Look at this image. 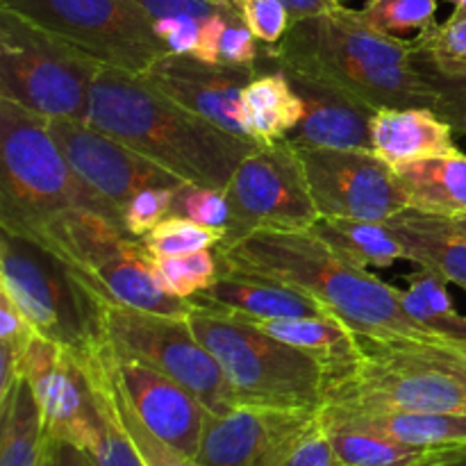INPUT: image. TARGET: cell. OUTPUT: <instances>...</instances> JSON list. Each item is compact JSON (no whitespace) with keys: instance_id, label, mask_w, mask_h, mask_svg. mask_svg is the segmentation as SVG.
<instances>
[{"instance_id":"cell-17","label":"cell","mask_w":466,"mask_h":466,"mask_svg":"<svg viewBox=\"0 0 466 466\" xmlns=\"http://www.w3.org/2000/svg\"><path fill=\"white\" fill-rule=\"evenodd\" d=\"M109 367L137 417L157 437L196 460L209 410L189 390L139 360L116 355L105 341Z\"/></svg>"},{"instance_id":"cell-32","label":"cell","mask_w":466,"mask_h":466,"mask_svg":"<svg viewBox=\"0 0 466 466\" xmlns=\"http://www.w3.org/2000/svg\"><path fill=\"white\" fill-rule=\"evenodd\" d=\"M105 360H107L109 385H112V399H114V408H116V417L118 421H121L126 435L130 437V441L135 444L139 458L144 460V464L146 466H198L196 460L187 458L182 451H177L176 446H171L168 441H164L162 437L155 435V432L150 431L139 417H137L130 400H127V396L123 394L121 385H118L116 376H114L112 367H109L107 349H105Z\"/></svg>"},{"instance_id":"cell-26","label":"cell","mask_w":466,"mask_h":466,"mask_svg":"<svg viewBox=\"0 0 466 466\" xmlns=\"http://www.w3.org/2000/svg\"><path fill=\"white\" fill-rule=\"evenodd\" d=\"M305 116V103L289 77L273 68L258 73L241 94V126L258 144L287 139Z\"/></svg>"},{"instance_id":"cell-16","label":"cell","mask_w":466,"mask_h":466,"mask_svg":"<svg viewBox=\"0 0 466 466\" xmlns=\"http://www.w3.org/2000/svg\"><path fill=\"white\" fill-rule=\"evenodd\" d=\"M50 132L73 171L91 191L112 205L123 218V208L146 187L182 185L173 173L135 153L98 127L76 118H48Z\"/></svg>"},{"instance_id":"cell-14","label":"cell","mask_w":466,"mask_h":466,"mask_svg":"<svg viewBox=\"0 0 466 466\" xmlns=\"http://www.w3.org/2000/svg\"><path fill=\"white\" fill-rule=\"evenodd\" d=\"M21 373L39 405L48 440L91 453L98 441V410L76 355L39 335L21 355Z\"/></svg>"},{"instance_id":"cell-18","label":"cell","mask_w":466,"mask_h":466,"mask_svg":"<svg viewBox=\"0 0 466 466\" xmlns=\"http://www.w3.org/2000/svg\"><path fill=\"white\" fill-rule=\"evenodd\" d=\"M255 76L258 66L208 64L191 55H164L141 77L196 116L230 135L246 137L241 94Z\"/></svg>"},{"instance_id":"cell-12","label":"cell","mask_w":466,"mask_h":466,"mask_svg":"<svg viewBox=\"0 0 466 466\" xmlns=\"http://www.w3.org/2000/svg\"><path fill=\"white\" fill-rule=\"evenodd\" d=\"M230 221L218 248L267 230H312L321 218L299 148L289 139L258 144L226 187Z\"/></svg>"},{"instance_id":"cell-45","label":"cell","mask_w":466,"mask_h":466,"mask_svg":"<svg viewBox=\"0 0 466 466\" xmlns=\"http://www.w3.org/2000/svg\"><path fill=\"white\" fill-rule=\"evenodd\" d=\"M282 466H344L341 460L337 458L326 431H323L321 417H319L317 426H314L312 431H309V435L296 446L294 453L287 458V462Z\"/></svg>"},{"instance_id":"cell-19","label":"cell","mask_w":466,"mask_h":466,"mask_svg":"<svg viewBox=\"0 0 466 466\" xmlns=\"http://www.w3.org/2000/svg\"><path fill=\"white\" fill-rule=\"evenodd\" d=\"M305 103V116L287 139L296 148H367L373 150L371 123L376 112L346 91L303 76L282 71Z\"/></svg>"},{"instance_id":"cell-5","label":"cell","mask_w":466,"mask_h":466,"mask_svg":"<svg viewBox=\"0 0 466 466\" xmlns=\"http://www.w3.org/2000/svg\"><path fill=\"white\" fill-rule=\"evenodd\" d=\"M187 319L226 371L237 405L273 410L326 405L328 378L312 355L226 309L194 303Z\"/></svg>"},{"instance_id":"cell-15","label":"cell","mask_w":466,"mask_h":466,"mask_svg":"<svg viewBox=\"0 0 466 466\" xmlns=\"http://www.w3.org/2000/svg\"><path fill=\"white\" fill-rule=\"evenodd\" d=\"M321 410H273L239 405L209 414L198 466H282L319 423Z\"/></svg>"},{"instance_id":"cell-7","label":"cell","mask_w":466,"mask_h":466,"mask_svg":"<svg viewBox=\"0 0 466 466\" xmlns=\"http://www.w3.org/2000/svg\"><path fill=\"white\" fill-rule=\"evenodd\" d=\"M360 367L326 391V405L360 412L466 414V380L432 341L360 337Z\"/></svg>"},{"instance_id":"cell-31","label":"cell","mask_w":466,"mask_h":466,"mask_svg":"<svg viewBox=\"0 0 466 466\" xmlns=\"http://www.w3.org/2000/svg\"><path fill=\"white\" fill-rule=\"evenodd\" d=\"M403 280L408 282V289L400 291L405 312L441 339L466 344V317L455 309L449 287H446L449 282L423 267L408 273Z\"/></svg>"},{"instance_id":"cell-11","label":"cell","mask_w":466,"mask_h":466,"mask_svg":"<svg viewBox=\"0 0 466 466\" xmlns=\"http://www.w3.org/2000/svg\"><path fill=\"white\" fill-rule=\"evenodd\" d=\"M103 332L114 353L139 360L173 378L212 414L239 408L226 371L187 317L103 303Z\"/></svg>"},{"instance_id":"cell-20","label":"cell","mask_w":466,"mask_h":466,"mask_svg":"<svg viewBox=\"0 0 466 466\" xmlns=\"http://www.w3.org/2000/svg\"><path fill=\"white\" fill-rule=\"evenodd\" d=\"M189 300L196 305L239 314L250 321H278V319L328 314L312 296L296 289L294 285H287L264 273L232 267L223 259L217 280Z\"/></svg>"},{"instance_id":"cell-42","label":"cell","mask_w":466,"mask_h":466,"mask_svg":"<svg viewBox=\"0 0 466 466\" xmlns=\"http://www.w3.org/2000/svg\"><path fill=\"white\" fill-rule=\"evenodd\" d=\"M259 57L262 46L258 44V36L248 30L244 18L228 23L221 41V62L232 66H258Z\"/></svg>"},{"instance_id":"cell-21","label":"cell","mask_w":466,"mask_h":466,"mask_svg":"<svg viewBox=\"0 0 466 466\" xmlns=\"http://www.w3.org/2000/svg\"><path fill=\"white\" fill-rule=\"evenodd\" d=\"M385 223L403 244L410 262L466 291V230L453 218L405 208Z\"/></svg>"},{"instance_id":"cell-13","label":"cell","mask_w":466,"mask_h":466,"mask_svg":"<svg viewBox=\"0 0 466 466\" xmlns=\"http://www.w3.org/2000/svg\"><path fill=\"white\" fill-rule=\"evenodd\" d=\"M321 217L382 221L408 208L394 168L367 148H299Z\"/></svg>"},{"instance_id":"cell-2","label":"cell","mask_w":466,"mask_h":466,"mask_svg":"<svg viewBox=\"0 0 466 466\" xmlns=\"http://www.w3.org/2000/svg\"><path fill=\"white\" fill-rule=\"evenodd\" d=\"M180 182L226 189L258 146L196 116L141 76L103 66L91 86L86 121Z\"/></svg>"},{"instance_id":"cell-44","label":"cell","mask_w":466,"mask_h":466,"mask_svg":"<svg viewBox=\"0 0 466 466\" xmlns=\"http://www.w3.org/2000/svg\"><path fill=\"white\" fill-rule=\"evenodd\" d=\"M132 3H135L153 23L167 16L209 18L217 16V14H235L218 7L212 0H132Z\"/></svg>"},{"instance_id":"cell-50","label":"cell","mask_w":466,"mask_h":466,"mask_svg":"<svg viewBox=\"0 0 466 466\" xmlns=\"http://www.w3.org/2000/svg\"><path fill=\"white\" fill-rule=\"evenodd\" d=\"M428 466H466V451L453 455V458H446V460H441V462L428 464Z\"/></svg>"},{"instance_id":"cell-22","label":"cell","mask_w":466,"mask_h":466,"mask_svg":"<svg viewBox=\"0 0 466 466\" xmlns=\"http://www.w3.org/2000/svg\"><path fill=\"white\" fill-rule=\"evenodd\" d=\"M453 127L432 107L380 109L371 123L373 153L391 168L455 150Z\"/></svg>"},{"instance_id":"cell-35","label":"cell","mask_w":466,"mask_h":466,"mask_svg":"<svg viewBox=\"0 0 466 466\" xmlns=\"http://www.w3.org/2000/svg\"><path fill=\"white\" fill-rule=\"evenodd\" d=\"M440 0H369L360 16L373 27L390 36H400L403 32L426 30L435 23Z\"/></svg>"},{"instance_id":"cell-52","label":"cell","mask_w":466,"mask_h":466,"mask_svg":"<svg viewBox=\"0 0 466 466\" xmlns=\"http://www.w3.org/2000/svg\"><path fill=\"white\" fill-rule=\"evenodd\" d=\"M453 221H455V223H458V226H460V228H462V230H466V214H460V217H455V218H453Z\"/></svg>"},{"instance_id":"cell-40","label":"cell","mask_w":466,"mask_h":466,"mask_svg":"<svg viewBox=\"0 0 466 466\" xmlns=\"http://www.w3.org/2000/svg\"><path fill=\"white\" fill-rule=\"evenodd\" d=\"M239 12L259 44L276 46L291 27V16L280 0H241Z\"/></svg>"},{"instance_id":"cell-8","label":"cell","mask_w":466,"mask_h":466,"mask_svg":"<svg viewBox=\"0 0 466 466\" xmlns=\"http://www.w3.org/2000/svg\"><path fill=\"white\" fill-rule=\"evenodd\" d=\"M0 291L41 337L71 353L103 344V300L39 241L0 228Z\"/></svg>"},{"instance_id":"cell-10","label":"cell","mask_w":466,"mask_h":466,"mask_svg":"<svg viewBox=\"0 0 466 466\" xmlns=\"http://www.w3.org/2000/svg\"><path fill=\"white\" fill-rule=\"evenodd\" d=\"M0 9L44 27L100 66L144 76L167 48L132 0H0Z\"/></svg>"},{"instance_id":"cell-28","label":"cell","mask_w":466,"mask_h":466,"mask_svg":"<svg viewBox=\"0 0 466 466\" xmlns=\"http://www.w3.org/2000/svg\"><path fill=\"white\" fill-rule=\"evenodd\" d=\"M103 346L105 341L85 350V353H73L80 362L82 371H85L91 399H94L96 410H98V441L91 451V458L98 466H146L116 417Z\"/></svg>"},{"instance_id":"cell-53","label":"cell","mask_w":466,"mask_h":466,"mask_svg":"<svg viewBox=\"0 0 466 466\" xmlns=\"http://www.w3.org/2000/svg\"><path fill=\"white\" fill-rule=\"evenodd\" d=\"M50 441H53V440H50ZM46 466H55V458H53V451H50V460H48V464H46Z\"/></svg>"},{"instance_id":"cell-41","label":"cell","mask_w":466,"mask_h":466,"mask_svg":"<svg viewBox=\"0 0 466 466\" xmlns=\"http://www.w3.org/2000/svg\"><path fill=\"white\" fill-rule=\"evenodd\" d=\"M203 21L196 16H167L155 21L153 27L168 55H194Z\"/></svg>"},{"instance_id":"cell-49","label":"cell","mask_w":466,"mask_h":466,"mask_svg":"<svg viewBox=\"0 0 466 466\" xmlns=\"http://www.w3.org/2000/svg\"><path fill=\"white\" fill-rule=\"evenodd\" d=\"M53 458L55 466H98L91 458V453L73 444H57V441H53Z\"/></svg>"},{"instance_id":"cell-6","label":"cell","mask_w":466,"mask_h":466,"mask_svg":"<svg viewBox=\"0 0 466 466\" xmlns=\"http://www.w3.org/2000/svg\"><path fill=\"white\" fill-rule=\"evenodd\" d=\"M25 237L53 250L103 303L168 317H189L194 308L189 299L164 291L144 244L100 214L86 209L55 214Z\"/></svg>"},{"instance_id":"cell-51","label":"cell","mask_w":466,"mask_h":466,"mask_svg":"<svg viewBox=\"0 0 466 466\" xmlns=\"http://www.w3.org/2000/svg\"><path fill=\"white\" fill-rule=\"evenodd\" d=\"M453 5L455 14H466V0H449Z\"/></svg>"},{"instance_id":"cell-27","label":"cell","mask_w":466,"mask_h":466,"mask_svg":"<svg viewBox=\"0 0 466 466\" xmlns=\"http://www.w3.org/2000/svg\"><path fill=\"white\" fill-rule=\"evenodd\" d=\"M358 426L371 428L396 441L428 449H466V414L444 412H360L323 405Z\"/></svg>"},{"instance_id":"cell-38","label":"cell","mask_w":466,"mask_h":466,"mask_svg":"<svg viewBox=\"0 0 466 466\" xmlns=\"http://www.w3.org/2000/svg\"><path fill=\"white\" fill-rule=\"evenodd\" d=\"M171 214L226 232L228 221H230L226 189L182 182V185H177L176 196H173Z\"/></svg>"},{"instance_id":"cell-37","label":"cell","mask_w":466,"mask_h":466,"mask_svg":"<svg viewBox=\"0 0 466 466\" xmlns=\"http://www.w3.org/2000/svg\"><path fill=\"white\" fill-rule=\"evenodd\" d=\"M419 55L441 68H466V14H451L444 23H432L414 36Z\"/></svg>"},{"instance_id":"cell-25","label":"cell","mask_w":466,"mask_h":466,"mask_svg":"<svg viewBox=\"0 0 466 466\" xmlns=\"http://www.w3.org/2000/svg\"><path fill=\"white\" fill-rule=\"evenodd\" d=\"M394 171L408 196V208L449 218L466 214V153L462 150L403 164Z\"/></svg>"},{"instance_id":"cell-47","label":"cell","mask_w":466,"mask_h":466,"mask_svg":"<svg viewBox=\"0 0 466 466\" xmlns=\"http://www.w3.org/2000/svg\"><path fill=\"white\" fill-rule=\"evenodd\" d=\"M280 3L285 5L287 12H289L291 23L319 16V14H326L341 7V0H280Z\"/></svg>"},{"instance_id":"cell-9","label":"cell","mask_w":466,"mask_h":466,"mask_svg":"<svg viewBox=\"0 0 466 466\" xmlns=\"http://www.w3.org/2000/svg\"><path fill=\"white\" fill-rule=\"evenodd\" d=\"M100 68L59 36L0 9V98L46 118L86 121Z\"/></svg>"},{"instance_id":"cell-34","label":"cell","mask_w":466,"mask_h":466,"mask_svg":"<svg viewBox=\"0 0 466 466\" xmlns=\"http://www.w3.org/2000/svg\"><path fill=\"white\" fill-rule=\"evenodd\" d=\"M223 235L226 232L217 230V228L200 226V223L191 221V218L171 214L157 228H153L148 235L141 237L139 241L148 250L150 258H176V255L218 248Z\"/></svg>"},{"instance_id":"cell-1","label":"cell","mask_w":466,"mask_h":466,"mask_svg":"<svg viewBox=\"0 0 466 466\" xmlns=\"http://www.w3.org/2000/svg\"><path fill=\"white\" fill-rule=\"evenodd\" d=\"M262 57L278 71L328 82L373 112L435 105V91L417 64L414 41L373 30L360 9L346 5L291 23L282 41L262 44Z\"/></svg>"},{"instance_id":"cell-46","label":"cell","mask_w":466,"mask_h":466,"mask_svg":"<svg viewBox=\"0 0 466 466\" xmlns=\"http://www.w3.org/2000/svg\"><path fill=\"white\" fill-rule=\"evenodd\" d=\"M241 18L239 14H217V16H209L203 21L200 27V39L196 46V53L191 57L200 59V62L208 64H221V41L223 32H226L228 23Z\"/></svg>"},{"instance_id":"cell-48","label":"cell","mask_w":466,"mask_h":466,"mask_svg":"<svg viewBox=\"0 0 466 466\" xmlns=\"http://www.w3.org/2000/svg\"><path fill=\"white\" fill-rule=\"evenodd\" d=\"M432 350L437 353V358L444 360L449 367H453L455 371L466 380V344L464 341H432Z\"/></svg>"},{"instance_id":"cell-30","label":"cell","mask_w":466,"mask_h":466,"mask_svg":"<svg viewBox=\"0 0 466 466\" xmlns=\"http://www.w3.org/2000/svg\"><path fill=\"white\" fill-rule=\"evenodd\" d=\"M312 230L335 253L360 268H390L399 259H408L403 244L382 221L321 217Z\"/></svg>"},{"instance_id":"cell-3","label":"cell","mask_w":466,"mask_h":466,"mask_svg":"<svg viewBox=\"0 0 466 466\" xmlns=\"http://www.w3.org/2000/svg\"><path fill=\"white\" fill-rule=\"evenodd\" d=\"M217 253L226 264L305 291L360 337L441 341L405 312L400 289L350 264L314 230L255 232Z\"/></svg>"},{"instance_id":"cell-36","label":"cell","mask_w":466,"mask_h":466,"mask_svg":"<svg viewBox=\"0 0 466 466\" xmlns=\"http://www.w3.org/2000/svg\"><path fill=\"white\" fill-rule=\"evenodd\" d=\"M417 64L435 91L432 109L455 135H466V68H441L417 53Z\"/></svg>"},{"instance_id":"cell-39","label":"cell","mask_w":466,"mask_h":466,"mask_svg":"<svg viewBox=\"0 0 466 466\" xmlns=\"http://www.w3.org/2000/svg\"><path fill=\"white\" fill-rule=\"evenodd\" d=\"M177 187H146L137 191L123 208V228L130 237L141 239L167 217H171L173 196Z\"/></svg>"},{"instance_id":"cell-24","label":"cell","mask_w":466,"mask_h":466,"mask_svg":"<svg viewBox=\"0 0 466 466\" xmlns=\"http://www.w3.org/2000/svg\"><path fill=\"white\" fill-rule=\"evenodd\" d=\"M321 426L344 466H428L466 449H428L396 441L371 428L358 426L321 408Z\"/></svg>"},{"instance_id":"cell-23","label":"cell","mask_w":466,"mask_h":466,"mask_svg":"<svg viewBox=\"0 0 466 466\" xmlns=\"http://www.w3.org/2000/svg\"><path fill=\"white\" fill-rule=\"evenodd\" d=\"M253 323L276 339L312 355L326 371L328 390L349 378L362 362L360 335L332 314Z\"/></svg>"},{"instance_id":"cell-29","label":"cell","mask_w":466,"mask_h":466,"mask_svg":"<svg viewBox=\"0 0 466 466\" xmlns=\"http://www.w3.org/2000/svg\"><path fill=\"white\" fill-rule=\"evenodd\" d=\"M53 451L39 405L23 378L0 403V466H46Z\"/></svg>"},{"instance_id":"cell-4","label":"cell","mask_w":466,"mask_h":466,"mask_svg":"<svg viewBox=\"0 0 466 466\" xmlns=\"http://www.w3.org/2000/svg\"><path fill=\"white\" fill-rule=\"evenodd\" d=\"M71 209L96 212L123 228L121 214L73 171L48 118L0 98V228L25 235Z\"/></svg>"},{"instance_id":"cell-43","label":"cell","mask_w":466,"mask_h":466,"mask_svg":"<svg viewBox=\"0 0 466 466\" xmlns=\"http://www.w3.org/2000/svg\"><path fill=\"white\" fill-rule=\"evenodd\" d=\"M35 337H39V330L18 309V305L0 291V346H7L16 355H23Z\"/></svg>"},{"instance_id":"cell-33","label":"cell","mask_w":466,"mask_h":466,"mask_svg":"<svg viewBox=\"0 0 466 466\" xmlns=\"http://www.w3.org/2000/svg\"><path fill=\"white\" fill-rule=\"evenodd\" d=\"M153 271L164 291L177 299H194L198 291L217 280L221 271V258L217 248L176 255V258H153Z\"/></svg>"}]
</instances>
